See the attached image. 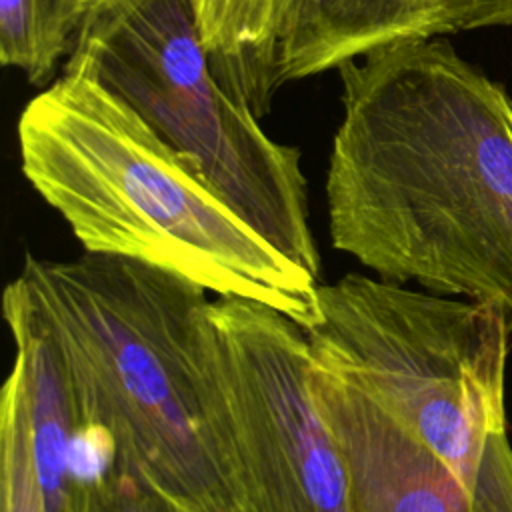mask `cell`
I'll return each mask as SVG.
<instances>
[{
    "instance_id": "6da1fadb",
    "label": "cell",
    "mask_w": 512,
    "mask_h": 512,
    "mask_svg": "<svg viewBox=\"0 0 512 512\" xmlns=\"http://www.w3.org/2000/svg\"><path fill=\"white\" fill-rule=\"evenodd\" d=\"M328 234L374 276L496 304L512 320V98L450 42L338 68Z\"/></svg>"
},
{
    "instance_id": "7a4b0ae2",
    "label": "cell",
    "mask_w": 512,
    "mask_h": 512,
    "mask_svg": "<svg viewBox=\"0 0 512 512\" xmlns=\"http://www.w3.org/2000/svg\"><path fill=\"white\" fill-rule=\"evenodd\" d=\"M18 148L22 174L84 252L266 304L304 330L316 322L318 278L262 240L188 156L100 82L62 72L24 106Z\"/></svg>"
},
{
    "instance_id": "3957f363",
    "label": "cell",
    "mask_w": 512,
    "mask_h": 512,
    "mask_svg": "<svg viewBox=\"0 0 512 512\" xmlns=\"http://www.w3.org/2000/svg\"><path fill=\"white\" fill-rule=\"evenodd\" d=\"M14 280L60 358L82 432L174 512H234L196 384V326L210 292L90 252L26 254Z\"/></svg>"
},
{
    "instance_id": "277c9868",
    "label": "cell",
    "mask_w": 512,
    "mask_h": 512,
    "mask_svg": "<svg viewBox=\"0 0 512 512\" xmlns=\"http://www.w3.org/2000/svg\"><path fill=\"white\" fill-rule=\"evenodd\" d=\"M496 304L350 272L318 284L312 362L352 382L464 484L476 512H512L506 358Z\"/></svg>"
},
{
    "instance_id": "5b68a950",
    "label": "cell",
    "mask_w": 512,
    "mask_h": 512,
    "mask_svg": "<svg viewBox=\"0 0 512 512\" xmlns=\"http://www.w3.org/2000/svg\"><path fill=\"white\" fill-rule=\"evenodd\" d=\"M62 72L122 98L242 222L318 278L302 152L268 136L256 110L218 78L192 0H80Z\"/></svg>"
},
{
    "instance_id": "8992f818",
    "label": "cell",
    "mask_w": 512,
    "mask_h": 512,
    "mask_svg": "<svg viewBox=\"0 0 512 512\" xmlns=\"http://www.w3.org/2000/svg\"><path fill=\"white\" fill-rule=\"evenodd\" d=\"M310 346L266 304L216 296L196 326V384L234 512H350L338 444L314 400Z\"/></svg>"
},
{
    "instance_id": "52a82bcc",
    "label": "cell",
    "mask_w": 512,
    "mask_h": 512,
    "mask_svg": "<svg viewBox=\"0 0 512 512\" xmlns=\"http://www.w3.org/2000/svg\"><path fill=\"white\" fill-rule=\"evenodd\" d=\"M308 382L344 462L350 512H476L454 472L352 382L312 356Z\"/></svg>"
},
{
    "instance_id": "ba28073f",
    "label": "cell",
    "mask_w": 512,
    "mask_h": 512,
    "mask_svg": "<svg viewBox=\"0 0 512 512\" xmlns=\"http://www.w3.org/2000/svg\"><path fill=\"white\" fill-rule=\"evenodd\" d=\"M448 34L438 0H288L276 44V88L388 46Z\"/></svg>"
},
{
    "instance_id": "9c48e42d",
    "label": "cell",
    "mask_w": 512,
    "mask_h": 512,
    "mask_svg": "<svg viewBox=\"0 0 512 512\" xmlns=\"http://www.w3.org/2000/svg\"><path fill=\"white\" fill-rule=\"evenodd\" d=\"M2 316L24 374L30 444L46 512H80L92 468L60 358L12 280L2 294Z\"/></svg>"
},
{
    "instance_id": "30bf717a",
    "label": "cell",
    "mask_w": 512,
    "mask_h": 512,
    "mask_svg": "<svg viewBox=\"0 0 512 512\" xmlns=\"http://www.w3.org/2000/svg\"><path fill=\"white\" fill-rule=\"evenodd\" d=\"M218 78L258 116L278 92L274 60L288 0H192Z\"/></svg>"
},
{
    "instance_id": "8fae6325",
    "label": "cell",
    "mask_w": 512,
    "mask_h": 512,
    "mask_svg": "<svg viewBox=\"0 0 512 512\" xmlns=\"http://www.w3.org/2000/svg\"><path fill=\"white\" fill-rule=\"evenodd\" d=\"M78 20L80 0H0V62L48 84L72 52Z\"/></svg>"
},
{
    "instance_id": "7c38bea8",
    "label": "cell",
    "mask_w": 512,
    "mask_h": 512,
    "mask_svg": "<svg viewBox=\"0 0 512 512\" xmlns=\"http://www.w3.org/2000/svg\"><path fill=\"white\" fill-rule=\"evenodd\" d=\"M2 512H46L30 444L24 374L14 360L0 396Z\"/></svg>"
},
{
    "instance_id": "4fadbf2b",
    "label": "cell",
    "mask_w": 512,
    "mask_h": 512,
    "mask_svg": "<svg viewBox=\"0 0 512 512\" xmlns=\"http://www.w3.org/2000/svg\"><path fill=\"white\" fill-rule=\"evenodd\" d=\"M80 512H174L138 478L110 462L86 482Z\"/></svg>"
},
{
    "instance_id": "5bb4252c",
    "label": "cell",
    "mask_w": 512,
    "mask_h": 512,
    "mask_svg": "<svg viewBox=\"0 0 512 512\" xmlns=\"http://www.w3.org/2000/svg\"><path fill=\"white\" fill-rule=\"evenodd\" d=\"M450 32L512 26V0H438Z\"/></svg>"
}]
</instances>
